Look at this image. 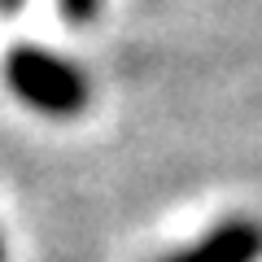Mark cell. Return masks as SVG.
Here are the masks:
<instances>
[{
  "label": "cell",
  "mask_w": 262,
  "mask_h": 262,
  "mask_svg": "<svg viewBox=\"0 0 262 262\" xmlns=\"http://www.w3.org/2000/svg\"><path fill=\"white\" fill-rule=\"evenodd\" d=\"M0 262H9V249H5V236H0Z\"/></svg>",
  "instance_id": "obj_5"
},
{
  "label": "cell",
  "mask_w": 262,
  "mask_h": 262,
  "mask_svg": "<svg viewBox=\"0 0 262 262\" xmlns=\"http://www.w3.org/2000/svg\"><path fill=\"white\" fill-rule=\"evenodd\" d=\"M5 83L22 105L48 118H75L92 101V79L83 66L39 44H13L5 53Z\"/></svg>",
  "instance_id": "obj_1"
},
{
  "label": "cell",
  "mask_w": 262,
  "mask_h": 262,
  "mask_svg": "<svg viewBox=\"0 0 262 262\" xmlns=\"http://www.w3.org/2000/svg\"><path fill=\"white\" fill-rule=\"evenodd\" d=\"M158 262H262V219H223L192 245L162 253Z\"/></svg>",
  "instance_id": "obj_2"
},
{
  "label": "cell",
  "mask_w": 262,
  "mask_h": 262,
  "mask_svg": "<svg viewBox=\"0 0 262 262\" xmlns=\"http://www.w3.org/2000/svg\"><path fill=\"white\" fill-rule=\"evenodd\" d=\"M101 5L105 0H57L66 27H92V22L101 18Z\"/></svg>",
  "instance_id": "obj_3"
},
{
  "label": "cell",
  "mask_w": 262,
  "mask_h": 262,
  "mask_svg": "<svg viewBox=\"0 0 262 262\" xmlns=\"http://www.w3.org/2000/svg\"><path fill=\"white\" fill-rule=\"evenodd\" d=\"M0 9H5V13H13V9H22V0H0Z\"/></svg>",
  "instance_id": "obj_4"
}]
</instances>
